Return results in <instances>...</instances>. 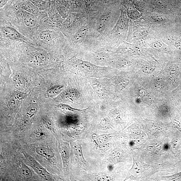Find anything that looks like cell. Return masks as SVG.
<instances>
[{"label":"cell","mask_w":181,"mask_h":181,"mask_svg":"<svg viewBox=\"0 0 181 181\" xmlns=\"http://www.w3.org/2000/svg\"><path fill=\"white\" fill-rule=\"evenodd\" d=\"M23 154L28 165L33 168L39 175L45 180H51L52 179L51 174L48 172L47 170L43 167L34 158L29 154L25 153H23Z\"/></svg>","instance_id":"cell-1"},{"label":"cell","mask_w":181,"mask_h":181,"mask_svg":"<svg viewBox=\"0 0 181 181\" xmlns=\"http://www.w3.org/2000/svg\"><path fill=\"white\" fill-rule=\"evenodd\" d=\"M74 61L77 66L85 72H91L94 70L103 68L102 67L92 64L89 62L76 58L74 59Z\"/></svg>","instance_id":"cell-2"},{"label":"cell","mask_w":181,"mask_h":181,"mask_svg":"<svg viewBox=\"0 0 181 181\" xmlns=\"http://www.w3.org/2000/svg\"><path fill=\"white\" fill-rule=\"evenodd\" d=\"M3 31L7 37L12 40L24 42L27 41L25 37L13 28L7 27L3 29Z\"/></svg>","instance_id":"cell-3"},{"label":"cell","mask_w":181,"mask_h":181,"mask_svg":"<svg viewBox=\"0 0 181 181\" xmlns=\"http://www.w3.org/2000/svg\"><path fill=\"white\" fill-rule=\"evenodd\" d=\"M128 21L126 15L122 13L115 27L117 32L121 33L125 31L127 27Z\"/></svg>","instance_id":"cell-4"},{"label":"cell","mask_w":181,"mask_h":181,"mask_svg":"<svg viewBox=\"0 0 181 181\" xmlns=\"http://www.w3.org/2000/svg\"><path fill=\"white\" fill-rule=\"evenodd\" d=\"M36 151L39 155L47 159H52L55 156L54 152L48 148L43 146L38 147L36 148Z\"/></svg>","instance_id":"cell-5"},{"label":"cell","mask_w":181,"mask_h":181,"mask_svg":"<svg viewBox=\"0 0 181 181\" xmlns=\"http://www.w3.org/2000/svg\"><path fill=\"white\" fill-rule=\"evenodd\" d=\"M60 153L62 159L63 166L66 168L68 165L70 156V150L68 145L63 144L60 148Z\"/></svg>","instance_id":"cell-6"},{"label":"cell","mask_w":181,"mask_h":181,"mask_svg":"<svg viewBox=\"0 0 181 181\" xmlns=\"http://www.w3.org/2000/svg\"><path fill=\"white\" fill-rule=\"evenodd\" d=\"M24 22L28 27H34L37 23V20L33 14L27 11L25 12L23 15Z\"/></svg>","instance_id":"cell-7"},{"label":"cell","mask_w":181,"mask_h":181,"mask_svg":"<svg viewBox=\"0 0 181 181\" xmlns=\"http://www.w3.org/2000/svg\"><path fill=\"white\" fill-rule=\"evenodd\" d=\"M109 15H105L102 16L97 25V31L99 33H102L104 32L106 28L108 22Z\"/></svg>","instance_id":"cell-8"},{"label":"cell","mask_w":181,"mask_h":181,"mask_svg":"<svg viewBox=\"0 0 181 181\" xmlns=\"http://www.w3.org/2000/svg\"><path fill=\"white\" fill-rule=\"evenodd\" d=\"M19 170L21 174L26 179H30L32 176V173L30 169L23 162L20 163Z\"/></svg>","instance_id":"cell-9"},{"label":"cell","mask_w":181,"mask_h":181,"mask_svg":"<svg viewBox=\"0 0 181 181\" xmlns=\"http://www.w3.org/2000/svg\"><path fill=\"white\" fill-rule=\"evenodd\" d=\"M89 28L87 26H83L74 35V38L77 41L82 40L86 37Z\"/></svg>","instance_id":"cell-10"},{"label":"cell","mask_w":181,"mask_h":181,"mask_svg":"<svg viewBox=\"0 0 181 181\" xmlns=\"http://www.w3.org/2000/svg\"><path fill=\"white\" fill-rule=\"evenodd\" d=\"M24 8L26 11L33 15H36L38 13V7L31 2L27 1L24 4Z\"/></svg>","instance_id":"cell-11"},{"label":"cell","mask_w":181,"mask_h":181,"mask_svg":"<svg viewBox=\"0 0 181 181\" xmlns=\"http://www.w3.org/2000/svg\"><path fill=\"white\" fill-rule=\"evenodd\" d=\"M130 173L134 176L139 177L141 175L142 172V168L140 163L137 162H134Z\"/></svg>","instance_id":"cell-12"},{"label":"cell","mask_w":181,"mask_h":181,"mask_svg":"<svg viewBox=\"0 0 181 181\" xmlns=\"http://www.w3.org/2000/svg\"><path fill=\"white\" fill-rule=\"evenodd\" d=\"M37 106L36 105L31 106L27 110L25 118L27 121H29L35 115L37 111Z\"/></svg>","instance_id":"cell-13"},{"label":"cell","mask_w":181,"mask_h":181,"mask_svg":"<svg viewBox=\"0 0 181 181\" xmlns=\"http://www.w3.org/2000/svg\"><path fill=\"white\" fill-rule=\"evenodd\" d=\"M76 21L75 17L73 16H70L66 17V19L64 22L63 26L66 29H69L73 27Z\"/></svg>","instance_id":"cell-14"},{"label":"cell","mask_w":181,"mask_h":181,"mask_svg":"<svg viewBox=\"0 0 181 181\" xmlns=\"http://www.w3.org/2000/svg\"><path fill=\"white\" fill-rule=\"evenodd\" d=\"M31 2L36 6L38 8L42 9H47L49 4L48 2L44 0H31Z\"/></svg>","instance_id":"cell-15"},{"label":"cell","mask_w":181,"mask_h":181,"mask_svg":"<svg viewBox=\"0 0 181 181\" xmlns=\"http://www.w3.org/2000/svg\"><path fill=\"white\" fill-rule=\"evenodd\" d=\"M63 88L62 85H58L55 86L49 90L48 94L49 96H55L61 92Z\"/></svg>","instance_id":"cell-16"},{"label":"cell","mask_w":181,"mask_h":181,"mask_svg":"<svg viewBox=\"0 0 181 181\" xmlns=\"http://www.w3.org/2000/svg\"><path fill=\"white\" fill-rule=\"evenodd\" d=\"M74 147H75V153L77 157L80 158L81 160L83 162H86V160H85L83 154L81 143L79 142L76 144Z\"/></svg>","instance_id":"cell-17"},{"label":"cell","mask_w":181,"mask_h":181,"mask_svg":"<svg viewBox=\"0 0 181 181\" xmlns=\"http://www.w3.org/2000/svg\"><path fill=\"white\" fill-rule=\"evenodd\" d=\"M42 122L44 126L47 129L52 132L55 133V132L54 126L50 120L46 117H44L42 119Z\"/></svg>","instance_id":"cell-18"},{"label":"cell","mask_w":181,"mask_h":181,"mask_svg":"<svg viewBox=\"0 0 181 181\" xmlns=\"http://www.w3.org/2000/svg\"><path fill=\"white\" fill-rule=\"evenodd\" d=\"M32 60L34 63H40L45 61V57L44 55L41 53H37L32 56Z\"/></svg>","instance_id":"cell-19"},{"label":"cell","mask_w":181,"mask_h":181,"mask_svg":"<svg viewBox=\"0 0 181 181\" xmlns=\"http://www.w3.org/2000/svg\"><path fill=\"white\" fill-rule=\"evenodd\" d=\"M179 72V67L178 65L173 64L170 66L168 69V74L170 77H174L178 74Z\"/></svg>","instance_id":"cell-20"},{"label":"cell","mask_w":181,"mask_h":181,"mask_svg":"<svg viewBox=\"0 0 181 181\" xmlns=\"http://www.w3.org/2000/svg\"><path fill=\"white\" fill-rule=\"evenodd\" d=\"M152 45L155 48L161 51H166L167 50L166 45L160 40L155 41L153 42Z\"/></svg>","instance_id":"cell-21"},{"label":"cell","mask_w":181,"mask_h":181,"mask_svg":"<svg viewBox=\"0 0 181 181\" xmlns=\"http://www.w3.org/2000/svg\"><path fill=\"white\" fill-rule=\"evenodd\" d=\"M130 81L128 80L123 79L120 80L117 83V86L119 90H122L126 88L129 84Z\"/></svg>","instance_id":"cell-22"},{"label":"cell","mask_w":181,"mask_h":181,"mask_svg":"<svg viewBox=\"0 0 181 181\" xmlns=\"http://www.w3.org/2000/svg\"><path fill=\"white\" fill-rule=\"evenodd\" d=\"M58 108H60L64 109L70 111L75 112H82L85 111L88 108H87L86 109H84L83 110L73 108L72 107H71L70 106L68 105L63 104H60L58 105Z\"/></svg>","instance_id":"cell-23"},{"label":"cell","mask_w":181,"mask_h":181,"mask_svg":"<svg viewBox=\"0 0 181 181\" xmlns=\"http://www.w3.org/2000/svg\"><path fill=\"white\" fill-rule=\"evenodd\" d=\"M39 37L41 40L45 41H48L51 40V34L49 31H45L41 32L39 35Z\"/></svg>","instance_id":"cell-24"},{"label":"cell","mask_w":181,"mask_h":181,"mask_svg":"<svg viewBox=\"0 0 181 181\" xmlns=\"http://www.w3.org/2000/svg\"><path fill=\"white\" fill-rule=\"evenodd\" d=\"M155 70L154 66L151 65H147L143 67V71L145 74H150L153 72Z\"/></svg>","instance_id":"cell-25"},{"label":"cell","mask_w":181,"mask_h":181,"mask_svg":"<svg viewBox=\"0 0 181 181\" xmlns=\"http://www.w3.org/2000/svg\"><path fill=\"white\" fill-rule=\"evenodd\" d=\"M59 13L60 15L63 18H66L68 17L69 11L65 7L62 6L59 9Z\"/></svg>","instance_id":"cell-26"},{"label":"cell","mask_w":181,"mask_h":181,"mask_svg":"<svg viewBox=\"0 0 181 181\" xmlns=\"http://www.w3.org/2000/svg\"><path fill=\"white\" fill-rule=\"evenodd\" d=\"M123 49L125 52L131 55H136L137 53L136 49L129 46H126L124 47Z\"/></svg>","instance_id":"cell-27"},{"label":"cell","mask_w":181,"mask_h":181,"mask_svg":"<svg viewBox=\"0 0 181 181\" xmlns=\"http://www.w3.org/2000/svg\"><path fill=\"white\" fill-rule=\"evenodd\" d=\"M35 137L38 139H42L45 137V134L43 131L39 129L35 131L34 133Z\"/></svg>","instance_id":"cell-28"},{"label":"cell","mask_w":181,"mask_h":181,"mask_svg":"<svg viewBox=\"0 0 181 181\" xmlns=\"http://www.w3.org/2000/svg\"><path fill=\"white\" fill-rule=\"evenodd\" d=\"M117 63L120 67H125L129 65V62L127 60L123 58L119 59Z\"/></svg>","instance_id":"cell-29"},{"label":"cell","mask_w":181,"mask_h":181,"mask_svg":"<svg viewBox=\"0 0 181 181\" xmlns=\"http://www.w3.org/2000/svg\"><path fill=\"white\" fill-rule=\"evenodd\" d=\"M151 19L153 22L157 23H163L165 21V19L163 17L157 15L152 16Z\"/></svg>","instance_id":"cell-30"},{"label":"cell","mask_w":181,"mask_h":181,"mask_svg":"<svg viewBox=\"0 0 181 181\" xmlns=\"http://www.w3.org/2000/svg\"><path fill=\"white\" fill-rule=\"evenodd\" d=\"M98 181H109L111 179L110 177L106 175H101L97 177Z\"/></svg>","instance_id":"cell-31"},{"label":"cell","mask_w":181,"mask_h":181,"mask_svg":"<svg viewBox=\"0 0 181 181\" xmlns=\"http://www.w3.org/2000/svg\"><path fill=\"white\" fill-rule=\"evenodd\" d=\"M52 19L53 21H54L55 22H59L61 18H60V16L58 14H55L52 17Z\"/></svg>","instance_id":"cell-32"},{"label":"cell","mask_w":181,"mask_h":181,"mask_svg":"<svg viewBox=\"0 0 181 181\" xmlns=\"http://www.w3.org/2000/svg\"><path fill=\"white\" fill-rule=\"evenodd\" d=\"M156 5L158 6L162 7V8H164L166 6V3L165 2L162 0L158 1L156 2Z\"/></svg>","instance_id":"cell-33"},{"label":"cell","mask_w":181,"mask_h":181,"mask_svg":"<svg viewBox=\"0 0 181 181\" xmlns=\"http://www.w3.org/2000/svg\"><path fill=\"white\" fill-rule=\"evenodd\" d=\"M155 86L157 88H160L161 86V81L160 79H157L155 82Z\"/></svg>","instance_id":"cell-34"},{"label":"cell","mask_w":181,"mask_h":181,"mask_svg":"<svg viewBox=\"0 0 181 181\" xmlns=\"http://www.w3.org/2000/svg\"><path fill=\"white\" fill-rule=\"evenodd\" d=\"M175 47L181 50V40L177 41L175 43Z\"/></svg>","instance_id":"cell-35"},{"label":"cell","mask_w":181,"mask_h":181,"mask_svg":"<svg viewBox=\"0 0 181 181\" xmlns=\"http://www.w3.org/2000/svg\"><path fill=\"white\" fill-rule=\"evenodd\" d=\"M178 143V141L177 140H176L174 141L172 144L173 148L175 149L176 147L177 144Z\"/></svg>","instance_id":"cell-36"},{"label":"cell","mask_w":181,"mask_h":181,"mask_svg":"<svg viewBox=\"0 0 181 181\" xmlns=\"http://www.w3.org/2000/svg\"><path fill=\"white\" fill-rule=\"evenodd\" d=\"M8 0H1V7L2 8L3 6H4L7 2Z\"/></svg>","instance_id":"cell-37"},{"label":"cell","mask_w":181,"mask_h":181,"mask_svg":"<svg viewBox=\"0 0 181 181\" xmlns=\"http://www.w3.org/2000/svg\"><path fill=\"white\" fill-rule=\"evenodd\" d=\"M175 126H176L177 129L179 130L181 132V125L179 123H175Z\"/></svg>","instance_id":"cell-38"},{"label":"cell","mask_w":181,"mask_h":181,"mask_svg":"<svg viewBox=\"0 0 181 181\" xmlns=\"http://www.w3.org/2000/svg\"><path fill=\"white\" fill-rule=\"evenodd\" d=\"M181 177V172L178 174L176 175H175V177L176 178H178V177Z\"/></svg>","instance_id":"cell-39"},{"label":"cell","mask_w":181,"mask_h":181,"mask_svg":"<svg viewBox=\"0 0 181 181\" xmlns=\"http://www.w3.org/2000/svg\"><path fill=\"white\" fill-rule=\"evenodd\" d=\"M44 1H47V2H49V1H51V0H44Z\"/></svg>","instance_id":"cell-40"}]
</instances>
